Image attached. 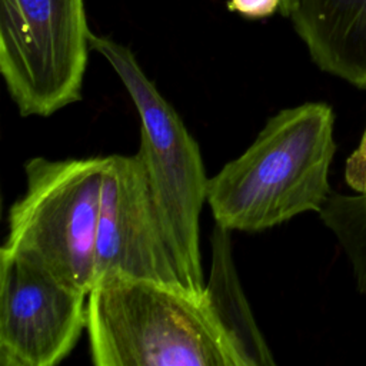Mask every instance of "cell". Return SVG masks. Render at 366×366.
Segmentation results:
<instances>
[{
    "mask_svg": "<svg viewBox=\"0 0 366 366\" xmlns=\"http://www.w3.org/2000/svg\"><path fill=\"white\" fill-rule=\"evenodd\" d=\"M333 126V110L323 102L269 117L254 142L209 177L206 203L214 222L229 230L262 232L306 212L320 213L332 193Z\"/></svg>",
    "mask_w": 366,
    "mask_h": 366,
    "instance_id": "6da1fadb",
    "label": "cell"
},
{
    "mask_svg": "<svg viewBox=\"0 0 366 366\" xmlns=\"http://www.w3.org/2000/svg\"><path fill=\"white\" fill-rule=\"evenodd\" d=\"M96 366H246L206 295L184 286L112 276L87 295Z\"/></svg>",
    "mask_w": 366,
    "mask_h": 366,
    "instance_id": "7a4b0ae2",
    "label": "cell"
},
{
    "mask_svg": "<svg viewBox=\"0 0 366 366\" xmlns=\"http://www.w3.org/2000/svg\"><path fill=\"white\" fill-rule=\"evenodd\" d=\"M90 47L114 69L140 116L142 160L182 285L203 295L199 219L207 182L200 149L174 107L142 70L132 50L109 37L90 36Z\"/></svg>",
    "mask_w": 366,
    "mask_h": 366,
    "instance_id": "3957f363",
    "label": "cell"
},
{
    "mask_svg": "<svg viewBox=\"0 0 366 366\" xmlns=\"http://www.w3.org/2000/svg\"><path fill=\"white\" fill-rule=\"evenodd\" d=\"M106 163L107 156L29 159L26 189L9 209L1 247L30 257L89 295Z\"/></svg>",
    "mask_w": 366,
    "mask_h": 366,
    "instance_id": "277c9868",
    "label": "cell"
},
{
    "mask_svg": "<svg viewBox=\"0 0 366 366\" xmlns=\"http://www.w3.org/2000/svg\"><path fill=\"white\" fill-rule=\"evenodd\" d=\"M90 36L84 0H0V73L20 116L81 100Z\"/></svg>",
    "mask_w": 366,
    "mask_h": 366,
    "instance_id": "5b68a950",
    "label": "cell"
},
{
    "mask_svg": "<svg viewBox=\"0 0 366 366\" xmlns=\"http://www.w3.org/2000/svg\"><path fill=\"white\" fill-rule=\"evenodd\" d=\"M87 326V293L0 247V365L56 366Z\"/></svg>",
    "mask_w": 366,
    "mask_h": 366,
    "instance_id": "8992f818",
    "label": "cell"
},
{
    "mask_svg": "<svg viewBox=\"0 0 366 366\" xmlns=\"http://www.w3.org/2000/svg\"><path fill=\"white\" fill-rule=\"evenodd\" d=\"M112 276L183 286L137 153L107 156L93 286Z\"/></svg>",
    "mask_w": 366,
    "mask_h": 366,
    "instance_id": "52a82bcc",
    "label": "cell"
},
{
    "mask_svg": "<svg viewBox=\"0 0 366 366\" xmlns=\"http://www.w3.org/2000/svg\"><path fill=\"white\" fill-rule=\"evenodd\" d=\"M290 19L322 71L366 89V0H296Z\"/></svg>",
    "mask_w": 366,
    "mask_h": 366,
    "instance_id": "ba28073f",
    "label": "cell"
},
{
    "mask_svg": "<svg viewBox=\"0 0 366 366\" xmlns=\"http://www.w3.org/2000/svg\"><path fill=\"white\" fill-rule=\"evenodd\" d=\"M230 232L227 227L214 223L210 236V272L204 295L220 323L240 350L246 366H272L274 359L254 322L237 277L232 257Z\"/></svg>",
    "mask_w": 366,
    "mask_h": 366,
    "instance_id": "9c48e42d",
    "label": "cell"
},
{
    "mask_svg": "<svg viewBox=\"0 0 366 366\" xmlns=\"http://www.w3.org/2000/svg\"><path fill=\"white\" fill-rule=\"evenodd\" d=\"M345 252L359 292H366V192L330 193L319 213Z\"/></svg>",
    "mask_w": 366,
    "mask_h": 366,
    "instance_id": "30bf717a",
    "label": "cell"
},
{
    "mask_svg": "<svg viewBox=\"0 0 366 366\" xmlns=\"http://www.w3.org/2000/svg\"><path fill=\"white\" fill-rule=\"evenodd\" d=\"M283 0H227V9L246 19H266L280 11Z\"/></svg>",
    "mask_w": 366,
    "mask_h": 366,
    "instance_id": "8fae6325",
    "label": "cell"
},
{
    "mask_svg": "<svg viewBox=\"0 0 366 366\" xmlns=\"http://www.w3.org/2000/svg\"><path fill=\"white\" fill-rule=\"evenodd\" d=\"M295 7H296V0H283L279 13H280L283 17H289V19H290L292 13L295 11Z\"/></svg>",
    "mask_w": 366,
    "mask_h": 366,
    "instance_id": "7c38bea8",
    "label": "cell"
}]
</instances>
